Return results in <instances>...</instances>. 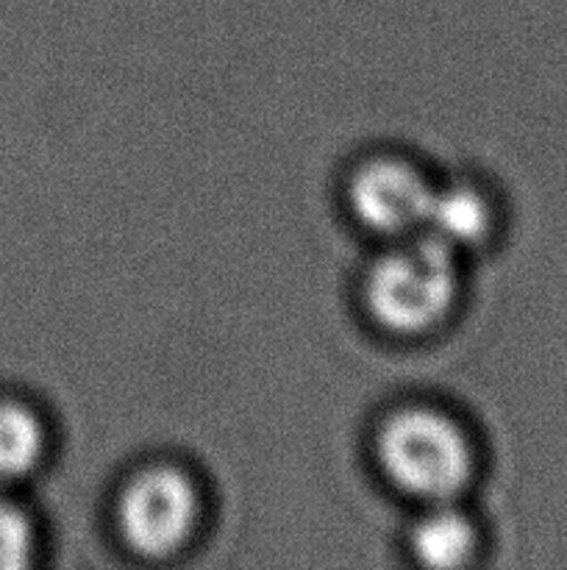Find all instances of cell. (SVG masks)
Here are the masks:
<instances>
[{"instance_id":"cell-8","label":"cell","mask_w":567,"mask_h":570,"mask_svg":"<svg viewBox=\"0 0 567 570\" xmlns=\"http://www.w3.org/2000/svg\"><path fill=\"white\" fill-rule=\"evenodd\" d=\"M33 554V532L28 518L0 495V570L26 568Z\"/></svg>"},{"instance_id":"cell-1","label":"cell","mask_w":567,"mask_h":570,"mask_svg":"<svg viewBox=\"0 0 567 570\" xmlns=\"http://www.w3.org/2000/svg\"><path fill=\"white\" fill-rule=\"evenodd\" d=\"M378 460L395 488L428 504H448L470 482L472 451L450 417L406 410L378 434Z\"/></svg>"},{"instance_id":"cell-7","label":"cell","mask_w":567,"mask_h":570,"mask_svg":"<svg viewBox=\"0 0 567 570\" xmlns=\"http://www.w3.org/2000/svg\"><path fill=\"white\" fill-rule=\"evenodd\" d=\"M44 449L39 417L28 406L0 401V484L26 479Z\"/></svg>"},{"instance_id":"cell-4","label":"cell","mask_w":567,"mask_h":570,"mask_svg":"<svg viewBox=\"0 0 567 570\" xmlns=\"http://www.w3.org/2000/svg\"><path fill=\"white\" fill-rule=\"evenodd\" d=\"M431 195L434 187L404 161H370L350 181V206L356 217L381 234H409L422 228Z\"/></svg>"},{"instance_id":"cell-2","label":"cell","mask_w":567,"mask_h":570,"mask_svg":"<svg viewBox=\"0 0 567 570\" xmlns=\"http://www.w3.org/2000/svg\"><path fill=\"white\" fill-rule=\"evenodd\" d=\"M454 295V250L428 234L381 256L367 278V306L372 317L398 334L437 326L448 315Z\"/></svg>"},{"instance_id":"cell-5","label":"cell","mask_w":567,"mask_h":570,"mask_svg":"<svg viewBox=\"0 0 567 570\" xmlns=\"http://www.w3.org/2000/svg\"><path fill=\"white\" fill-rule=\"evenodd\" d=\"M489 220L493 215L481 193L472 187H445L434 189L422 232L442 243L445 248L456 250L487 237Z\"/></svg>"},{"instance_id":"cell-6","label":"cell","mask_w":567,"mask_h":570,"mask_svg":"<svg viewBox=\"0 0 567 570\" xmlns=\"http://www.w3.org/2000/svg\"><path fill=\"white\" fill-rule=\"evenodd\" d=\"M411 551L428 568H459L476 551V529L448 504H434L411 532Z\"/></svg>"},{"instance_id":"cell-3","label":"cell","mask_w":567,"mask_h":570,"mask_svg":"<svg viewBox=\"0 0 567 570\" xmlns=\"http://www.w3.org/2000/svg\"><path fill=\"white\" fill-rule=\"evenodd\" d=\"M198 518L192 482L176 468H150L120 499V532L137 554L161 560L189 540Z\"/></svg>"}]
</instances>
